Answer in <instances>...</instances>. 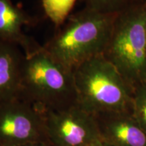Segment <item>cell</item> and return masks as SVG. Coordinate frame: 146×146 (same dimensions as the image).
I'll return each instance as SVG.
<instances>
[{"mask_svg":"<svg viewBox=\"0 0 146 146\" xmlns=\"http://www.w3.org/2000/svg\"><path fill=\"white\" fill-rule=\"evenodd\" d=\"M18 98L43 112L77 105L73 70L55 60L43 47L25 55Z\"/></svg>","mask_w":146,"mask_h":146,"instance_id":"1","label":"cell"},{"mask_svg":"<svg viewBox=\"0 0 146 146\" xmlns=\"http://www.w3.org/2000/svg\"><path fill=\"white\" fill-rule=\"evenodd\" d=\"M116 15L85 7L67 18L59 31L42 47L55 60L73 70L86 60L104 54Z\"/></svg>","mask_w":146,"mask_h":146,"instance_id":"2","label":"cell"},{"mask_svg":"<svg viewBox=\"0 0 146 146\" xmlns=\"http://www.w3.org/2000/svg\"><path fill=\"white\" fill-rule=\"evenodd\" d=\"M77 105L91 114L132 112L134 89L103 54L73 70Z\"/></svg>","mask_w":146,"mask_h":146,"instance_id":"3","label":"cell"},{"mask_svg":"<svg viewBox=\"0 0 146 146\" xmlns=\"http://www.w3.org/2000/svg\"><path fill=\"white\" fill-rule=\"evenodd\" d=\"M103 55L133 89L146 83V1L116 14Z\"/></svg>","mask_w":146,"mask_h":146,"instance_id":"4","label":"cell"},{"mask_svg":"<svg viewBox=\"0 0 146 146\" xmlns=\"http://www.w3.org/2000/svg\"><path fill=\"white\" fill-rule=\"evenodd\" d=\"M35 141H50L43 112L19 98L0 103V144L19 146Z\"/></svg>","mask_w":146,"mask_h":146,"instance_id":"5","label":"cell"},{"mask_svg":"<svg viewBox=\"0 0 146 146\" xmlns=\"http://www.w3.org/2000/svg\"><path fill=\"white\" fill-rule=\"evenodd\" d=\"M43 114L47 137L54 146H85L101 137L96 117L78 105Z\"/></svg>","mask_w":146,"mask_h":146,"instance_id":"6","label":"cell"},{"mask_svg":"<svg viewBox=\"0 0 146 146\" xmlns=\"http://www.w3.org/2000/svg\"><path fill=\"white\" fill-rule=\"evenodd\" d=\"M100 137L114 146H146V133L132 112L107 113L94 116Z\"/></svg>","mask_w":146,"mask_h":146,"instance_id":"7","label":"cell"},{"mask_svg":"<svg viewBox=\"0 0 146 146\" xmlns=\"http://www.w3.org/2000/svg\"><path fill=\"white\" fill-rule=\"evenodd\" d=\"M31 22V18L11 0H0V41L17 45L25 55L39 50L41 45L23 32V27Z\"/></svg>","mask_w":146,"mask_h":146,"instance_id":"8","label":"cell"},{"mask_svg":"<svg viewBox=\"0 0 146 146\" xmlns=\"http://www.w3.org/2000/svg\"><path fill=\"white\" fill-rule=\"evenodd\" d=\"M25 56L17 45L0 41V103L18 98Z\"/></svg>","mask_w":146,"mask_h":146,"instance_id":"9","label":"cell"},{"mask_svg":"<svg viewBox=\"0 0 146 146\" xmlns=\"http://www.w3.org/2000/svg\"><path fill=\"white\" fill-rule=\"evenodd\" d=\"M76 0H42L44 10L52 21L60 25L66 18Z\"/></svg>","mask_w":146,"mask_h":146,"instance_id":"10","label":"cell"},{"mask_svg":"<svg viewBox=\"0 0 146 146\" xmlns=\"http://www.w3.org/2000/svg\"><path fill=\"white\" fill-rule=\"evenodd\" d=\"M132 115L146 133V83L135 87L133 91Z\"/></svg>","mask_w":146,"mask_h":146,"instance_id":"11","label":"cell"},{"mask_svg":"<svg viewBox=\"0 0 146 146\" xmlns=\"http://www.w3.org/2000/svg\"><path fill=\"white\" fill-rule=\"evenodd\" d=\"M85 7L104 14H117L129 5L128 0H83Z\"/></svg>","mask_w":146,"mask_h":146,"instance_id":"12","label":"cell"},{"mask_svg":"<svg viewBox=\"0 0 146 146\" xmlns=\"http://www.w3.org/2000/svg\"><path fill=\"white\" fill-rule=\"evenodd\" d=\"M85 146H114L112 144L110 143L109 142L105 141L104 139H103L102 137L99 139H97L94 140V141H91V143L87 144V145Z\"/></svg>","mask_w":146,"mask_h":146,"instance_id":"13","label":"cell"},{"mask_svg":"<svg viewBox=\"0 0 146 146\" xmlns=\"http://www.w3.org/2000/svg\"><path fill=\"white\" fill-rule=\"evenodd\" d=\"M19 146H54L50 141H35L31 142Z\"/></svg>","mask_w":146,"mask_h":146,"instance_id":"14","label":"cell"},{"mask_svg":"<svg viewBox=\"0 0 146 146\" xmlns=\"http://www.w3.org/2000/svg\"><path fill=\"white\" fill-rule=\"evenodd\" d=\"M129 1V4H132V3H143L146 1V0H128Z\"/></svg>","mask_w":146,"mask_h":146,"instance_id":"15","label":"cell"},{"mask_svg":"<svg viewBox=\"0 0 146 146\" xmlns=\"http://www.w3.org/2000/svg\"><path fill=\"white\" fill-rule=\"evenodd\" d=\"M0 146H3V145H1V144H0Z\"/></svg>","mask_w":146,"mask_h":146,"instance_id":"16","label":"cell"}]
</instances>
